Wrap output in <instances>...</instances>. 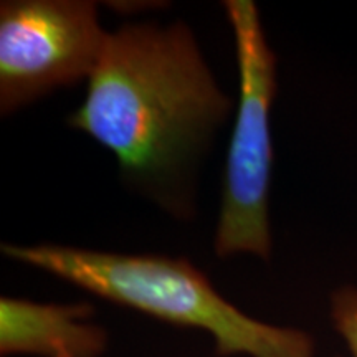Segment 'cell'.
<instances>
[{
    "label": "cell",
    "mask_w": 357,
    "mask_h": 357,
    "mask_svg": "<svg viewBox=\"0 0 357 357\" xmlns=\"http://www.w3.org/2000/svg\"><path fill=\"white\" fill-rule=\"evenodd\" d=\"M108 32L95 2L8 0L0 3V113L89 79Z\"/></svg>",
    "instance_id": "277c9868"
},
{
    "label": "cell",
    "mask_w": 357,
    "mask_h": 357,
    "mask_svg": "<svg viewBox=\"0 0 357 357\" xmlns=\"http://www.w3.org/2000/svg\"><path fill=\"white\" fill-rule=\"evenodd\" d=\"M89 303L53 305L24 298L0 300V354L35 357H101L108 334L91 323Z\"/></svg>",
    "instance_id": "5b68a950"
},
{
    "label": "cell",
    "mask_w": 357,
    "mask_h": 357,
    "mask_svg": "<svg viewBox=\"0 0 357 357\" xmlns=\"http://www.w3.org/2000/svg\"><path fill=\"white\" fill-rule=\"evenodd\" d=\"M223 6L235 38L238 102L227 151L215 253L220 258L252 253L268 260V194L273 169L270 111L276 93V58L252 0H227Z\"/></svg>",
    "instance_id": "3957f363"
},
{
    "label": "cell",
    "mask_w": 357,
    "mask_h": 357,
    "mask_svg": "<svg viewBox=\"0 0 357 357\" xmlns=\"http://www.w3.org/2000/svg\"><path fill=\"white\" fill-rule=\"evenodd\" d=\"M2 252L102 300L207 331L218 356L314 357V342L306 333L250 318L185 258L121 255L55 243H3Z\"/></svg>",
    "instance_id": "7a4b0ae2"
},
{
    "label": "cell",
    "mask_w": 357,
    "mask_h": 357,
    "mask_svg": "<svg viewBox=\"0 0 357 357\" xmlns=\"http://www.w3.org/2000/svg\"><path fill=\"white\" fill-rule=\"evenodd\" d=\"M331 316L336 331L349 349V357H357V288L346 287L334 293Z\"/></svg>",
    "instance_id": "8992f818"
},
{
    "label": "cell",
    "mask_w": 357,
    "mask_h": 357,
    "mask_svg": "<svg viewBox=\"0 0 357 357\" xmlns=\"http://www.w3.org/2000/svg\"><path fill=\"white\" fill-rule=\"evenodd\" d=\"M230 108L189 26L128 24L106 37L68 124L111 151L124 178L181 212L177 190Z\"/></svg>",
    "instance_id": "6da1fadb"
}]
</instances>
